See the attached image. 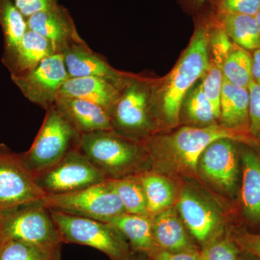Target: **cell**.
Here are the masks:
<instances>
[{"instance_id": "obj_1", "label": "cell", "mask_w": 260, "mask_h": 260, "mask_svg": "<svg viewBox=\"0 0 260 260\" xmlns=\"http://www.w3.org/2000/svg\"><path fill=\"white\" fill-rule=\"evenodd\" d=\"M229 138L248 144L242 132L222 124L184 126L170 134L150 135L143 142L150 167L177 174H193L205 149L216 140Z\"/></svg>"}, {"instance_id": "obj_2", "label": "cell", "mask_w": 260, "mask_h": 260, "mask_svg": "<svg viewBox=\"0 0 260 260\" xmlns=\"http://www.w3.org/2000/svg\"><path fill=\"white\" fill-rule=\"evenodd\" d=\"M210 28L205 23L198 25L189 46L162 85H150V109L153 118L162 116L169 125L179 122L184 97L210 66Z\"/></svg>"}, {"instance_id": "obj_3", "label": "cell", "mask_w": 260, "mask_h": 260, "mask_svg": "<svg viewBox=\"0 0 260 260\" xmlns=\"http://www.w3.org/2000/svg\"><path fill=\"white\" fill-rule=\"evenodd\" d=\"M78 150L108 179L134 177L151 167L144 143L112 130L80 135Z\"/></svg>"}, {"instance_id": "obj_4", "label": "cell", "mask_w": 260, "mask_h": 260, "mask_svg": "<svg viewBox=\"0 0 260 260\" xmlns=\"http://www.w3.org/2000/svg\"><path fill=\"white\" fill-rule=\"evenodd\" d=\"M50 211L62 244L90 246L110 260H128L136 254L121 233L109 222Z\"/></svg>"}, {"instance_id": "obj_5", "label": "cell", "mask_w": 260, "mask_h": 260, "mask_svg": "<svg viewBox=\"0 0 260 260\" xmlns=\"http://www.w3.org/2000/svg\"><path fill=\"white\" fill-rule=\"evenodd\" d=\"M0 239L44 246L62 244L50 210L42 199L0 209Z\"/></svg>"}, {"instance_id": "obj_6", "label": "cell", "mask_w": 260, "mask_h": 260, "mask_svg": "<svg viewBox=\"0 0 260 260\" xmlns=\"http://www.w3.org/2000/svg\"><path fill=\"white\" fill-rule=\"evenodd\" d=\"M80 135L54 106L46 111L39 133L28 150L22 153L34 176L61 160L72 150L78 149Z\"/></svg>"}, {"instance_id": "obj_7", "label": "cell", "mask_w": 260, "mask_h": 260, "mask_svg": "<svg viewBox=\"0 0 260 260\" xmlns=\"http://www.w3.org/2000/svg\"><path fill=\"white\" fill-rule=\"evenodd\" d=\"M112 131L143 143L153 129L150 109V85L132 75L110 112Z\"/></svg>"}, {"instance_id": "obj_8", "label": "cell", "mask_w": 260, "mask_h": 260, "mask_svg": "<svg viewBox=\"0 0 260 260\" xmlns=\"http://www.w3.org/2000/svg\"><path fill=\"white\" fill-rule=\"evenodd\" d=\"M43 203L50 210L109 222L125 213L119 197L107 181L64 194L45 195Z\"/></svg>"}, {"instance_id": "obj_9", "label": "cell", "mask_w": 260, "mask_h": 260, "mask_svg": "<svg viewBox=\"0 0 260 260\" xmlns=\"http://www.w3.org/2000/svg\"><path fill=\"white\" fill-rule=\"evenodd\" d=\"M34 179L45 195H57L96 185L108 178L75 149L52 167L36 174Z\"/></svg>"}, {"instance_id": "obj_10", "label": "cell", "mask_w": 260, "mask_h": 260, "mask_svg": "<svg viewBox=\"0 0 260 260\" xmlns=\"http://www.w3.org/2000/svg\"><path fill=\"white\" fill-rule=\"evenodd\" d=\"M10 77L25 99L46 111L54 105L61 86L70 78L64 57L57 53L28 73Z\"/></svg>"}, {"instance_id": "obj_11", "label": "cell", "mask_w": 260, "mask_h": 260, "mask_svg": "<svg viewBox=\"0 0 260 260\" xmlns=\"http://www.w3.org/2000/svg\"><path fill=\"white\" fill-rule=\"evenodd\" d=\"M44 196L22 153L0 143V209L41 200Z\"/></svg>"}, {"instance_id": "obj_12", "label": "cell", "mask_w": 260, "mask_h": 260, "mask_svg": "<svg viewBox=\"0 0 260 260\" xmlns=\"http://www.w3.org/2000/svg\"><path fill=\"white\" fill-rule=\"evenodd\" d=\"M239 143L229 138L213 142L202 154L198 165L205 179L231 198L237 195L240 184Z\"/></svg>"}, {"instance_id": "obj_13", "label": "cell", "mask_w": 260, "mask_h": 260, "mask_svg": "<svg viewBox=\"0 0 260 260\" xmlns=\"http://www.w3.org/2000/svg\"><path fill=\"white\" fill-rule=\"evenodd\" d=\"M178 209L186 230L201 248L223 232L218 212L194 191L184 190L181 193Z\"/></svg>"}, {"instance_id": "obj_14", "label": "cell", "mask_w": 260, "mask_h": 260, "mask_svg": "<svg viewBox=\"0 0 260 260\" xmlns=\"http://www.w3.org/2000/svg\"><path fill=\"white\" fill-rule=\"evenodd\" d=\"M29 30L40 34L51 43L57 54L64 52L74 44H83L69 10L58 5L27 18Z\"/></svg>"}, {"instance_id": "obj_15", "label": "cell", "mask_w": 260, "mask_h": 260, "mask_svg": "<svg viewBox=\"0 0 260 260\" xmlns=\"http://www.w3.org/2000/svg\"><path fill=\"white\" fill-rule=\"evenodd\" d=\"M62 55L70 78H101L122 90L132 76L113 68L103 56L90 49L85 42L71 46Z\"/></svg>"}, {"instance_id": "obj_16", "label": "cell", "mask_w": 260, "mask_h": 260, "mask_svg": "<svg viewBox=\"0 0 260 260\" xmlns=\"http://www.w3.org/2000/svg\"><path fill=\"white\" fill-rule=\"evenodd\" d=\"M239 184L242 215L251 226H260V155L246 143H241Z\"/></svg>"}, {"instance_id": "obj_17", "label": "cell", "mask_w": 260, "mask_h": 260, "mask_svg": "<svg viewBox=\"0 0 260 260\" xmlns=\"http://www.w3.org/2000/svg\"><path fill=\"white\" fill-rule=\"evenodd\" d=\"M54 106L80 135L112 130L109 112L93 103L59 95Z\"/></svg>"}, {"instance_id": "obj_18", "label": "cell", "mask_w": 260, "mask_h": 260, "mask_svg": "<svg viewBox=\"0 0 260 260\" xmlns=\"http://www.w3.org/2000/svg\"><path fill=\"white\" fill-rule=\"evenodd\" d=\"M151 218L153 237L158 249L171 251L200 249L174 210L169 208Z\"/></svg>"}, {"instance_id": "obj_19", "label": "cell", "mask_w": 260, "mask_h": 260, "mask_svg": "<svg viewBox=\"0 0 260 260\" xmlns=\"http://www.w3.org/2000/svg\"><path fill=\"white\" fill-rule=\"evenodd\" d=\"M121 90L107 80L93 77H83L70 78L61 86L59 95L93 103L110 114L119 99Z\"/></svg>"}, {"instance_id": "obj_20", "label": "cell", "mask_w": 260, "mask_h": 260, "mask_svg": "<svg viewBox=\"0 0 260 260\" xmlns=\"http://www.w3.org/2000/svg\"><path fill=\"white\" fill-rule=\"evenodd\" d=\"M109 223L121 233L135 253L147 256L158 249L149 215L124 213L114 217Z\"/></svg>"}, {"instance_id": "obj_21", "label": "cell", "mask_w": 260, "mask_h": 260, "mask_svg": "<svg viewBox=\"0 0 260 260\" xmlns=\"http://www.w3.org/2000/svg\"><path fill=\"white\" fill-rule=\"evenodd\" d=\"M249 104L248 89L233 85L223 78L219 118L222 125L242 133L249 131Z\"/></svg>"}, {"instance_id": "obj_22", "label": "cell", "mask_w": 260, "mask_h": 260, "mask_svg": "<svg viewBox=\"0 0 260 260\" xmlns=\"http://www.w3.org/2000/svg\"><path fill=\"white\" fill-rule=\"evenodd\" d=\"M54 54L55 51L48 39L28 29L15 55L5 67L10 72V76L23 75Z\"/></svg>"}, {"instance_id": "obj_23", "label": "cell", "mask_w": 260, "mask_h": 260, "mask_svg": "<svg viewBox=\"0 0 260 260\" xmlns=\"http://www.w3.org/2000/svg\"><path fill=\"white\" fill-rule=\"evenodd\" d=\"M0 28L4 39L2 62L5 66L15 55L28 30L27 19L12 0H0Z\"/></svg>"}, {"instance_id": "obj_24", "label": "cell", "mask_w": 260, "mask_h": 260, "mask_svg": "<svg viewBox=\"0 0 260 260\" xmlns=\"http://www.w3.org/2000/svg\"><path fill=\"white\" fill-rule=\"evenodd\" d=\"M217 21L229 38L245 50L260 48V34L255 17L237 14H217Z\"/></svg>"}, {"instance_id": "obj_25", "label": "cell", "mask_w": 260, "mask_h": 260, "mask_svg": "<svg viewBox=\"0 0 260 260\" xmlns=\"http://www.w3.org/2000/svg\"><path fill=\"white\" fill-rule=\"evenodd\" d=\"M133 177L144 191L149 216L171 208L175 195L172 184L167 179L149 170Z\"/></svg>"}, {"instance_id": "obj_26", "label": "cell", "mask_w": 260, "mask_h": 260, "mask_svg": "<svg viewBox=\"0 0 260 260\" xmlns=\"http://www.w3.org/2000/svg\"><path fill=\"white\" fill-rule=\"evenodd\" d=\"M61 246L0 239V260H61Z\"/></svg>"}, {"instance_id": "obj_27", "label": "cell", "mask_w": 260, "mask_h": 260, "mask_svg": "<svg viewBox=\"0 0 260 260\" xmlns=\"http://www.w3.org/2000/svg\"><path fill=\"white\" fill-rule=\"evenodd\" d=\"M107 181L119 197L125 213L148 215L144 191L134 177L108 179Z\"/></svg>"}, {"instance_id": "obj_28", "label": "cell", "mask_w": 260, "mask_h": 260, "mask_svg": "<svg viewBox=\"0 0 260 260\" xmlns=\"http://www.w3.org/2000/svg\"><path fill=\"white\" fill-rule=\"evenodd\" d=\"M181 110L184 111L189 121L199 126L216 124L215 121L218 119L212 106L205 97L201 80L186 93L181 105Z\"/></svg>"}, {"instance_id": "obj_29", "label": "cell", "mask_w": 260, "mask_h": 260, "mask_svg": "<svg viewBox=\"0 0 260 260\" xmlns=\"http://www.w3.org/2000/svg\"><path fill=\"white\" fill-rule=\"evenodd\" d=\"M221 70L224 79L237 86L248 89L253 81L251 56L242 48H234L222 64Z\"/></svg>"}, {"instance_id": "obj_30", "label": "cell", "mask_w": 260, "mask_h": 260, "mask_svg": "<svg viewBox=\"0 0 260 260\" xmlns=\"http://www.w3.org/2000/svg\"><path fill=\"white\" fill-rule=\"evenodd\" d=\"M241 251L231 232H222L200 249L203 260H239Z\"/></svg>"}, {"instance_id": "obj_31", "label": "cell", "mask_w": 260, "mask_h": 260, "mask_svg": "<svg viewBox=\"0 0 260 260\" xmlns=\"http://www.w3.org/2000/svg\"><path fill=\"white\" fill-rule=\"evenodd\" d=\"M200 80L205 97L210 102L218 119L220 118V95L223 82L221 68L210 61L209 68Z\"/></svg>"}, {"instance_id": "obj_32", "label": "cell", "mask_w": 260, "mask_h": 260, "mask_svg": "<svg viewBox=\"0 0 260 260\" xmlns=\"http://www.w3.org/2000/svg\"><path fill=\"white\" fill-rule=\"evenodd\" d=\"M232 39L229 38L221 25L210 28L208 37V51L212 54V62L221 68L227 56L234 50Z\"/></svg>"}, {"instance_id": "obj_33", "label": "cell", "mask_w": 260, "mask_h": 260, "mask_svg": "<svg viewBox=\"0 0 260 260\" xmlns=\"http://www.w3.org/2000/svg\"><path fill=\"white\" fill-rule=\"evenodd\" d=\"M260 10V0H218V14L255 16Z\"/></svg>"}, {"instance_id": "obj_34", "label": "cell", "mask_w": 260, "mask_h": 260, "mask_svg": "<svg viewBox=\"0 0 260 260\" xmlns=\"http://www.w3.org/2000/svg\"><path fill=\"white\" fill-rule=\"evenodd\" d=\"M249 94V132L260 139V84L252 81L248 88Z\"/></svg>"}, {"instance_id": "obj_35", "label": "cell", "mask_w": 260, "mask_h": 260, "mask_svg": "<svg viewBox=\"0 0 260 260\" xmlns=\"http://www.w3.org/2000/svg\"><path fill=\"white\" fill-rule=\"evenodd\" d=\"M233 239L239 247L260 258V232H251L243 229L231 231Z\"/></svg>"}, {"instance_id": "obj_36", "label": "cell", "mask_w": 260, "mask_h": 260, "mask_svg": "<svg viewBox=\"0 0 260 260\" xmlns=\"http://www.w3.org/2000/svg\"><path fill=\"white\" fill-rule=\"evenodd\" d=\"M25 18L59 5V0H12Z\"/></svg>"}, {"instance_id": "obj_37", "label": "cell", "mask_w": 260, "mask_h": 260, "mask_svg": "<svg viewBox=\"0 0 260 260\" xmlns=\"http://www.w3.org/2000/svg\"><path fill=\"white\" fill-rule=\"evenodd\" d=\"M146 258L147 260H203L200 249L171 251L157 249Z\"/></svg>"}, {"instance_id": "obj_38", "label": "cell", "mask_w": 260, "mask_h": 260, "mask_svg": "<svg viewBox=\"0 0 260 260\" xmlns=\"http://www.w3.org/2000/svg\"><path fill=\"white\" fill-rule=\"evenodd\" d=\"M251 73L253 81L260 84V48L254 50L251 56Z\"/></svg>"}, {"instance_id": "obj_39", "label": "cell", "mask_w": 260, "mask_h": 260, "mask_svg": "<svg viewBox=\"0 0 260 260\" xmlns=\"http://www.w3.org/2000/svg\"><path fill=\"white\" fill-rule=\"evenodd\" d=\"M239 260H260V258L249 251L242 249L239 254Z\"/></svg>"}, {"instance_id": "obj_40", "label": "cell", "mask_w": 260, "mask_h": 260, "mask_svg": "<svg viewBox=\"0 0 260 260\" xmlns=\"http://www.w3.org/2000/svg\"><path fill=\"white\" fill-rule=\"evenodd\" d=\"M186 1L195 9H198V8H201L205 4L207 0H186Z\"/></svg>"}, {"instance_id": "obj_41", "label": "cell", "mask_w": 260, "mask_h": 260, "mask_svg": "<svg viewBox=\"0 0 260 260\" xmlns=\"http://www.w3.org/2000/svg\"><path fill=\"white\" fill-rule=\"evenodd\" d=\"M138 254H137L136 253L133 257L130 258V259L128 260H147L146 256H138Z\"/></svg>"}, {"instance_id": "obj_42", "label": "cell", "mask_w": 260, "mask_h": 260, "mask_svg": "<svg viewBox=\"0 0 260 260\" xmlns=\"http://www.w3.org/2000/svg\"><path fill=\"white\" fill-rule=\"evenodd\" d=\"M254 17H255L256 23H257L258 28H259L260 34V10L259 12H258L257 14H256Z\"/></svg>"}]
</instances>
